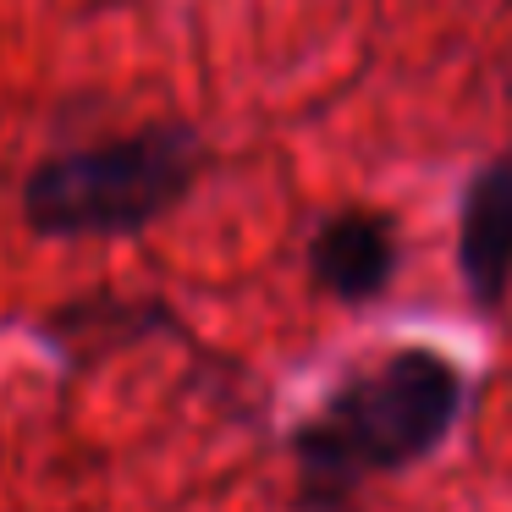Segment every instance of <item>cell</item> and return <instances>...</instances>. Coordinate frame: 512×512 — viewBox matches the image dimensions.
<instances>
[{
  "mask_svg": "<svg viewBox=\"0 0 512 512\" xmlns=\"http://www.w3.org/2000/svg\"><path fill=\"white\" fill-rule=\"evenodd\" d=\"M457 276L468 298L496 314L512 292V155H496L468 177L457 210Z\"/></svg>",
  "mask_w": 512,
  "mask_h": 512,
  "instance_id": "3",
  "label": "cell"
},
{
  "mask_svg": "<svg viewBox=\"0 0 512 512\" xmlns=\"http://www.w3.org/2000/svg\"><path fill=\"white\" fill-rule=\"evenodd\" d=\"M463 413V375L435 347H397L353 369L314 419L292 430L298 501L309 512H342L369 474L424 463Z\"/></svg>",
  "mask_w": 512,
  "mask_h": 512,
  "instance_id": "1",
  "label": "cell"
},
{
  "mask_svg": "<svg viewBox=\"0 0 512 512\" xmlns=\"http://www.w3.org/2000/svg\"><path fill=\"white\" fill-rule=\"evenodd\" d=\"M397 221L386 210H336L309 243V276L342 303H369L397 276Z\"/></svg>",
  "mask_w": 512,
  "mask_h": 512,
  "instance_id": "4",
  "label": "cell"
},
{
  "mask_svg": "<svg viewBox=\"0 0 512 512\" xmlns=\"http://www.w3.org/2000/svg\"><path fill=\"white\" fill-rule=\"evenodd\" d=\"M204 138L188 122H155L111 144H83L50 155L23 182V221L39 237H138L166 221L193 193Z\"/></svg>",
  "mask_w": 512,
  "mask_h": 512,
  "instance_id": "2",
  "label": "cell"
}]
</instances>
